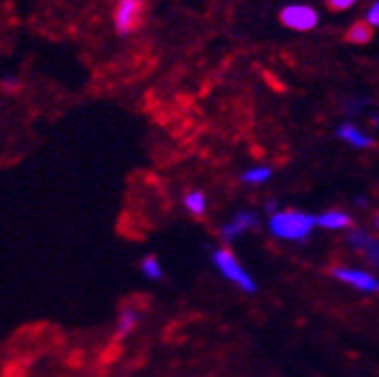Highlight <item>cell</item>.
I'll list each match as a JSON object with an SVG mask.
<instances>
[{
    "label": "cell",
    "mask_w": 379,
    "mask_h": 377,
    "mask_svg": "<svg viewBox=\"0 0 379 377\" xmlns=\"http://www.w3.org/2000/svg\"><path fill=\"white\" fill-rule=\"evenodd\" d=\"M317 216L303 211H278L268 218V229L283 241H305L313 234Z\"/></svg>",
    "instance_id": "obj_1"
},
{
    "label": "cell",
    "mask_w": 379,
    "mask_h": 377,
    "mask_svg": "<svg viewBox=\"0 0 379 377\" xmlns=\"http://www.w3.org/2000/svg\"><path fill=\"white\" fill-rule=\"evenodd\" d=\"M211 261L215 264V269L222 273L227 281L236 283L243 291H250V294H252V291H257V283L252 281V276H250V273L243 269L241 264H238V259L227 250V248L213 250L211 252Z\"/></svg>",
    "instance_id": "obj_2"
},
{
    "label": "cell",
    "mask_w": 379,
    "mask_h": 377,
    "mask_svg": "<svg viewBox=\"0 0 379 377\" xmlns=\"http://www.w3.org/2000/svg\"><path fill=\"white\" fill-rule=\"evenodd\" d=\"M144 0H120L114 10V26L120 35H130L142 26Z\"/></svg>",
    "instance_id": "obj_3"
},
{
    "label": "cell",
    "mask_w": 379,
    "mask_h": 377,
    "mask_svg": "<svg viewBox=\"0 0 379 377\" xmlns=\"http://www.w3.org/2000/svg\"><path fill=\"white\" fill-rule=\"evenodd\" d=\"M280 21L285 23L287 28L291 30H313L317 26V21H319V16H317V12L313 8H308V5H289V8H285L280 12Z\"/></svg>",
    "instance_id": "obj_4"
},
{
    "label": "cell",
    "mask_w": 379,
    "mask_h": 377,
    "mask_svg": "<svg viewBox=\"0 0 379 377\" xmlns=\"http://www.w3.org/2000/svg\"><path fill=\"white\" fill-rule=\"evenodd\" d=\"M331 273H333L335 281L352 285L354 289H361V291H379V278L370 276V273L363 271V269H350V266H335V269H331Z\"/></svg>",
    "instance_id": "obj_5"
},
{
    "label": "cell",
    "mask_w": 379,
    "mask_h": 377,
    "mask_svg": "<svg viewBox=\"0 0 379 377\" xmlns=\"http://www.w3.org/2000/svg\"><path fill=\"white\" fill-rule=\"evenodd\" d=\"M254 227H259V216H257L254 211H238L229 222H224L222 227H220V236H222V241L231 243L243 232H250V229H254Z\"/></svg>",
    "instance_id": "obj_6"
},
{
    "label": "cell",
    "mask_w": 379,
    "mask_h": 377,
    "mask_svg": "<svg viewBox=\"0 0 379 377\" xmlns=\"http://www.w3.org/2000/svg\"><path fill=\"white\" fill-rule=\"evenodd\" d=\"M347 243H350L354 250L363 255L375 269H379V241L375 236L368 234L365 229H354V232L347 234Z\"/></svg>",
    "instance_id": "obj_7"
},
{
    "label": "cell",
    "mask_w": 379,
    "mask_h": 377,
    "mask_svg": "<svg viewBox=\"0 0 379 377\" xmlns=\"http://www.w3.org/2000/svg\"><path fill=\"white\" fill-rule=\"evenodd\" d=\"M338 137L345 139V142L354 146V148H370L372 146V137H368L363 130H358V127L352 123H342L338 127Z\"/></svg>",
    "instance_id": "obj_8"
},
{
    "label": "cell",
    "mask_w": 379,
    "mask_h": 377,
    "mask_svg": "<svg viewBox=\"0 0 379 377\" xmlns=\"http://www.w3.org/2000/svg\"><path fill=\"white\" fill-rule=\"evenodd\" d=\"M317 224L324 229H347L352 227V218L345 211H326L317 216Z\"/></svg>",
    "instance_id": "obj_9"
},
{
    "label": "cell",
    "mask_w": 379,
    "mask_h": 377,
    "mask_svg": "<svg viewBox=\"0 0 379 377\" xmlns=\"http://www.w3.org/2000/svg\"><path fill=\"white\" fill-rule=\"evenodd\" d=\"M139 322V310L137 308H123L118 315V329H116V338H125L127 333L134 331V326H137Z\"/></svg>",
    "instance_id": "obj_10"
},
{
    "label": "cell",
    "mask_w": 379,
    "mask_h": 377,
    "mask_svg": "<svg viewBox=\"0 0 379 377\" xmlns=\"http://www.w3.org/2000/svg\"><path fill=\"white\" fill-rule=\"evenodd\" d=\"M370 38H372V26L368 21L354 23L350 33H347V40L354 42V44H365V42H370Z\"/></svg>",
    "instance_id": "obj_11"
},
{
    "label": "cell",
    "mask_w": 379,
    "mask_h": 377,
    "mask_svg": "<svg viewBox=\"0 0 379 377\" xmlns=\"http://www.w3.org/2000/svg\"><path fill=\"white\" fill-rule=\"evenodd\" d=\"M139 269L148 281H162V264L160 259L155 257V255H148V257L142 259V264H139Z\"/></svg>",
    "instance_id": "obj_12"
},
{
    "label": "cell",
    "mask_w": 379,
    "mask_h": 377,
    "mask_svg": "<svg viewBox=\"0 0 379 377\" xmlns=\"http://www.w3.org/2000/svg\"><path fill=\"white\" fill-rule=\"evenodd\" d=\"M185 209L192 213V216H204L206 213V197L204 192L199 190H192L185 194Z\"/></svg>",
    "instance_id": "obj_13"
},
{
    "label": "cell",
    "mask_w": 379,
    "mask_h": 377,
    "mask_svg": "<svg viewBox=\"0 0 379 377\" xmlns=\"http://www.w3.org/2000/svg\"><path fill=\"white\" fill-rule=\"evenodd\" d=\"M246 183H252V185H259V183H266L268 179H271V169L268 167H252L248 169L246 174L241 176Z\"/></svg>",
    "instance_id": "obj_14"
},
{
    "label": "cell",
    "mask_w": 379,
    "mask_h": 377,
    "mask_svg": "<svg viewBox=\"0 0 379 377\" xmlns=\"http://www.w3.org/2000/svg\"><path fill=\"white\" fill-rule=\"evenodd\" d=\"M365 21H368L372 28H377V26H379V0H377L375 5H372L370 10H368V14H365Z\"/></svg>",
    "instance_id": "obj_15"
},
{
    "label": "cell",
    "mask_w": 379,
    "mask_h": 377,
    "mask_svg": "<svg viewBox=\"0 0 379 377\" xmlns=\"http://www.w3.org/2000/svg\"><path fill=\"white\" fill-rule=\"evenodd\" d=\"M354 3H356V0H328L331 10H350Z\"/></svg>",
    "instance_id": "obj_16"
},
{
    "label": "cell",
    "mask_w": 379,
    "mask_h": 377,
    "mask_svg": "<svg viewBox=\"0 0 379 377\" xmlns=\"http://www.w3.org/2000/svg\"><path fill=\"white\" fill-rule=\"evenodd\" d=\"M375 125L379 127V114H377V116H375Z\"/></svg>",
    "instance_id": "obj_17"
},
{
    "label": "cell",
    "mask_w": 379,
    "mask_h": 377,
    "mask_svg": "<svg viewBox=\"0 0 379 377\" xmlns=\"http://www.w3.org/2000/svg\"><path fill=\"white\" fill-rule=\"evenodd\" d=\"M375 224H377V229H379V216L375 218Z\"/></svg>",
    "instance_id": "obj_18"
}]
</instances>
